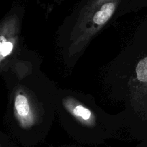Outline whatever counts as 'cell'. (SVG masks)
Listing matches in <instances>:
<instances>
[{"mask_svg": "<svg viewBox=\"0 0 147 147\" xmlns=\"http://www.w3.org/2000/svg\"><path fill=\"white\" fill-rule=\"evenodd\" d=\"M73 113L75 116L82 118L83 120H89L91 117V112L86 108L82 106H77L74 109Z\"/></svg>", "mask_w": 147, "mask_h": 147, "instance_id": "cell-4", "label": "cell"}, {"mask_svg": "<svg viewBox=\"0 0 147 147\" xmlns=\"http://www.w3.org/2000/svg\"><path fill=\"white\" fill-rule=\"evenodd\" d=\"M14 107L19 116L21 117L27 116L30 110L27 98L22 94L17 95L14 100Z\"/></svg>", "mask_w": 147, "mask_h": 147, "instance_id": "cell-3", "label": "cell"}, {"mask_svg": "<svg viewBox=\"0 0 147 147\" xmlns=\"http://www.w3.org/2000/svg\"><path fill=\"white\" fill-rule=\"evenodd\" d=\"M115 9V4L114 2H108L102 5L100 9L95 14L93 21L98 25H102L106 22L110 17L112 15Z\"/></svg>", "mask_w": 147, "mask_h": 147, "instance_id": "cell-1", "label": "cell"}, {"mask_svg": "<svg viewBox=\"0 0 147 147\" xmlns=\"http://www.w3.org/2000/svg\"><path fill=\"white\" fill-rule=\"evenodd\" d=\"M136 78L147 89V56L141 59L135 67Z\"/></svg>", "mask_w": 147, "mask_h": 147, "instance_id": "cell-2", "label": "cell"}]
</instances>
